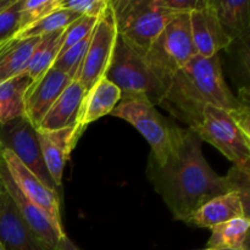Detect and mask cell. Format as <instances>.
<instances>
[{"label": "cell", "mask_w": 250, "mask_h": 250, "mask_svg": "<svg viewBox=\"0 0 250 250\" xmlns=\"http://www.w3.org/2000/svg\"><path fill=\"white\" fill-rule=\"evenodd\" d=\"M98 19H99V17L81 16L80 19H77L75 22H72V23L63 31L61 51L71 48V46H73L75 44L80 43L83 39L89 37L90 34H92L93 29H94L95 24H97Z\"/></svg>", "instance_id": "obj_27"}, {"label": "cell", "mask_w": 250, "mask_h": 250, "mask_svg": "<svg viewBox=\"0 0 250 250\" xmlns=\"http://www.w3.org/2000/svg\"><path fill=\"white\" fill-rule=\"evenodd\" d=\"M90 36L83 39L80 43L71 46V48L61 51L58 55V58L55 59L51 67L56 68V70L61 71V72L67 73L72 80H75L76 76H77L78 68L81 66V62H82L83 58L85 55V51L88 49V45H89Z\"/></svg>", "instance_id": "obj_26"}, {"label": "cell", "mask_w": 250, "mask_h": 250, "mask_svg": "<svg viewBox=\"0 0 250 250\" xmlns=\"http://www.w3.org/2000/svg\"><path fill=\"white\" fill-rule=\"evenodd\" d=\"M224 31L232 39L248 34L250 26V1L248 0H212Z\"/></svg>", "instance_id": "obj_20"}, {"label": "cell", "mask_w": 250, "mask_h": 250, "mask_svg": "<svg viewBox=\"0 0 250 250\" xmlns=\"http://www.w3.org/2000/svg\"><path fill=\"white\" fill-rule=\"evenodd\" d=\"M60 1L61 0H23L20 12L19 29L15 36H19L49 14L60 9Z\"/></svg>", "instance_id": "obj_25"}, {"label": "cell", "mask_w": 250, "mask_h": 250, "mask_svg": "<svg viewBox=\"0 0 250 250\" xmlns=\"http://www.w3.org/2000/svg\"><path fill=\"white\" fill-rule=\"evenodd\" d=\"M0 250H7L6 248H5V247L4 246H2V244L1 243H0Z\"/></svg>", "instance_id": "obj_32"}, {"label": "cell", "mask_w": 250, "mask_h": 250, "mask_svg": "<svg viewBox=\"0 0 250 250\" xmlns=\"http://www.w3.org/2000/svg\"><path fill=\"white\" fill-rule=\"evenodd\" d=\"M0 183L4 186L5 190H6L7 194L10 195V198L14 202L20 216L26 222L27 226L33 231V233L38 237L39 241L48 249L56 250L59 241L66 233H60L53 226L50 220L33 203L29 202L26 198V195L22 194L21 190L17 188V186L15 185L14 181L10 177L9 172H7L1 159H0Z\"/></svg>", "instance_id": "obj_14"}, {"label": "cell", "mask_w": 250, "mask_h": 250, "mask_svg": "<svg viewBox=\"0 0 250 250\" xmlns=\"http://www.w3.org/2000/svg\"><path fill=\"white\" fill-rule=\"evenodd\" d=\"M119 38L143 56L177 14L159 7L155 0H110Z\"/></svg>", "instance_id": "obj_3"}, {"label": "cell", "mask_w": 250, "mask_h": 250, "mask_svg": "<svg viewBox=\"0 0 250 250\" xmlns=\"http://www.w3.org/2000/svg\"><path fill=\"white\" fill-rule=\"evenodd\" d=\"M189 21L197 55L211 58L233 43V39L220 23L212 0H208L207 5L202 9L190 12Z\"/></svg>", "instance_id": "obj_13"}, {"label": "cell", "mask_w": 250, "mask_h": 250, "mask_svg": "<svg viewBox=\"0 0 250 250\" xmlns=\"http://www.w3.org/2000/svg\"><path fill=\"white\" fill-rule=\"evenodd\" d=\"M160 105L190 129L199 126L207 105L231 114L249 115L248 104L237 98L225 81L219 54L190 59L171 78Z\"/></svg>", "instance_id": "obj_2"}, {"label": "cell", "mask_w": 250, "mask_h": 250, "mask_svg": "<svg viewBox=\"0 0 250 250\" xmlns=\"http://www.w3.org/2000/svg\"><path fill=\"white\" fill-rule=\"evenodd\" d=\"M87 89L82 83L73 80L59 95L37 128L61 129L77 124L78 112Z\"/></svg>", "instance_id": "obj_18"}, {"label": "cell", "mask_w": 250, "mask_h": 250, "mask_svg": "<svg viewBox=\"0 0 250 250\" xmlns=\"http://www.w3.org/2000/svg\"><path fill=\"white\" fill-rule=\"evenodd\" d=\"M23 0H12L11 4L0 11V43L17 33Z\"/></svg>", "instance_id": "obj_28"}, {"label": "cell", "mask_w": 250, "mask_h": 250, "mask_svg": "<svg viewBox=\"0 0 250 250\" xmlns=\"http://www.w3.org/2000/svg\"><path fill=\"white\" fill-rule=\"evenodd\" d=\"M12 0H0V11H1L2 9H5L6 6H9L10 4H11Z\"/></svg>", "instance_id": "obj_31"}, {"label": "cell", "mask_w": 250, "mask_h": 250, "mask_svg": "<svg viewBox=\"0 0 250 250\" xmlns=\"http://www.w3.org/2000/svg\"><path fill=\"white\" fill-rule=\"evenodd\" d=\"M41 37L14 39L0 43V81H6L24 72Z\"/></svg>", "instance_id": "obj_19"}, {"label": "cell", "mask_w": 250, "mask_h": 250, "mask_svg": "<svg viewBox=\"0 0 250 250\" xmlns=\"http://www.w3.org/2000/svg\"><path fill=\"white\" fill-rule=\"evenodd\" d=\"M117 29L111 6L98 19L90 36L85 55L78 68L75 80L80 81L83 87L89 90L98 81L105 77L111 62L112 54L117 41Z\"/></svg>", "instance_id": "obj_9"}, {"label": "cell", "mask_w": 250, "mask_h": 250, "mask_svg": "<svg viewBox=\"0 0 250 250\" xmlns=\"http://www.w3.org/2000/svg\"><path fill=\"white\" fill-rule=\"evenodd\" d=\"M120 100L121 92L114 83L105 77L98 81L89 90H87L81 105L76 124L78 132L83 134L88 125L102 119L105 115H110Z\"/></svg>", "instance_id": "obj_17"}, {"label": "cell", "mask_w": 250, "mask_h": 250, "mask_svg": "<svg viewBox=\"0 0 250 250\" xmlns=\"http://www.w3.org/2000/svg\"><path fill=\"white\" fill-rule=\"evenodd\" d=\"M110 115L125 120L148 141L151 148L150 159L158 165H163L170 155L175 138L176 125L164 119L148 98H121Z\"/></svg>", "instance_id": "obj_7"}, {"label": "cell", "mask_w": 250, "mask_h": 250, "mask_svg": "<svg viewBox=\"0 0 250 250\" xmlns=\"http://www.w3.org/2000/svg\"><path fill=\"white\" fill-rule=\"evenodd\" d=\"M72 81L67 73L54 67L32 81L23 97V116L37 128L51 105Z\"/></svg>", "instance_id": "obj_11"}, {"label": "cell", "mask_w": 250, "mask_h": 250, "mask_svg": "<svg viewBox=\"0 0 250 250\" xmlns=\"http://www.w3.org/2000/svg\"><path fill=\"white\" fill-rule=\"evenodd\" d=\"M109 4L110 0H61L60 9L70 10L80 16L100 17Z\"/></svg>", "instance_id": "obj_29"}, {"label": "cell", "mask_w": 250, "mask_h": 250, "mask_svg": "<svg viewBox=\"0 0 250 250\" xmlns=\"http://www.w3.org/2000/svg\"><path fill=\"white\" fill-rule=\"evenodd\" d=\"M0 146L11 151L42 183L61 194L44 164L36 127L26 117L0 125Z\"/></svg>", "instance_id": "obj_8"}, {"label": "cell", "mask_w": 250, "mask_h": 250, "mask_svg": "<svg viewBox=\"0 0 250 250\" xmlns=\"http://www.w3.org/2000/svg\"><path fill=\"white\" fill-rule=\"evenodd\" d=\"M36 129L46 170L56 188L61 190L63 170L82 134L76 125L61 129Z\"/></svg>", "instance_id": "obj_12"}, {"label": "cell", "mask_w": 250, "mask_h": 250, "mask_svg": "<svg viewBox=\"0 0 250 250\" xmlns=\"http://www.w3.org/2000/svg\"><path fill=\"white\" fill-rule=\"evenodd\" d=\"M80 15L76 12L70 11L66 9H58L56 11L51 12L48 16L42 19L33 26L27 28L19 36L12 37L14 39H27V38H36V37H43L46 34L54 33V32L66 29L72 22L80 19Z\"/></svg>", "instance_id": "obj_24"}, {"label": "cell", "mask_w": 250, "mask_h": 250, "mask_svg": "<svg viewBox=\"0 0 250 250\" xmlns=\"http://www.w3.org/2000/svg\"><path fill=\"white\" fill-rule=\"evenodd\" d=\"M63 31L65 29L41 37V41L37 44L31 60L23 72L31 78V81L37 80L53 66L54 61L61 51Z\"/></svg>", "instance_id": "obj_23"}, {"label": "cell", "mask_w": 250, "mask_h": 250, "mask_svg": "<svg viewBox=\"0 0 250 250\" xmlns=\"http://www.w3.org/2000/svg\"><path fill=\"white\" fill-rule=\"evenodd\" d=\"M189 15H175L143 58L165 90L171 78L197 55Z\"/></svg>", "instance_id": "obj_5"}, {"label": "cell", "mask_w": 250, "mask_h": 250, "mask_svg": "<svg viewBox=\"0 0 250 250\" xmlns=\"http://www.w3.org/2000/svg\"><path fill=\"white\" fill-rule=\"evenodd\" d=\"M208 0H155L159 7L168 10L173 14H190L207 5Z\"/></svg>", "instance_id": "obj_30"}, {"label": "cell", "mask_w": 250, "mask_h": 250, "mask_svg": "<svg viewBox=\"0 0 250 250\" xmlns=\"http://www.w3.org/2000/svg\"><path fill=\"white\" fill-rule=\"evenodd\" d=\"M249 217H239L212 227L208 249H249Z\"/></svg>", "instance_id": "obj_21"}, {"label": "cell", "mask_w": 250, "mask_h": 250, "mask_svg": "<svg viewBox=\"0 0 250 250\" xmlns=\"http://www.w3.org/2000/svg\"><path fill=\"white\" fill-rule=\"evenodd\" d=\"M31 82L24 73L0 81V125L23 116V97Z\"/></svg>", "instance_id": "obj_22"}, {"label": "cell", "mask_w": 250, "mask_h": 250, "mask_svg": "<svg viewBox=\"0 0 250 250\" xmlns=\"http://www.w3.org/2000/svg\"><path fill=\"white\" fill-rule=\"evenodd\" d=\"M202 250H210V249H208V248H207V249H202Z\"/></svg>", "instance_id": "obj_35"}, {"label": "cell", "mask_w": 250, "mask_h": 250, "mask_svg": "<svg viewBox=\"0 0 250 250\" xmlns=\"http://www.w3.org/2000/svg\"><path fill=\"white\" fill-rule=\"evenodd\" d=\"M0 159L22 194L26 195L27 199L50 220L53 226L60 233H65L60 211L61 195L42 183L10 150L1 149Z\"/></svg>", "instance_id": "obj_10"}, {"label": "cell", "mask_w": 250, "mask_h": 250, "mask_svg": "<svg viewBox=\"0 0 250 250\" xmlns=\"http://www.w3.org/2000/svg\"><path fill=\"white\" fill-rule=\"evenodd\" d=\"M225 250H236V249H225ZM247 250H249V249H247Z\"/></svg>", "instance_id": "obj_33"}, {"label": "cell", "mask_w": 250, "mask_h": 250, "mask_svg": "<svg viewBox=\"0 0 250 250\" xmlns=\"http://www.w3.org/2000/svg\"><path fill=\"white\" fill-rule=\"evenodd\" d=\"M249 167L233 166L220 176L205 160L200 138L193 129L176 127L172 150L163 165L149 160L148 177L173 219L187 222L205 203L238 192L249 198Z\"/></svg>", "instance_id": "obj_1"}, {"label": "cell", "mask_w": 250, "mask_h": 250, "mask_svg": "<svg viewBox=\"0 0 250 250\" xmlns=\"http://www.w3.org/2000/svg\"><path fill=\"white\" fill-rule=\"evenodd\" d=\"M249 115H236L207 105L199 126L193 131L221 151L233 166L249 167L250 163Z\"/></svg>", "instance_id": "obj_4"}, {"label": "cell", "mask_w": 250, "mask_h": 250, "mask_svg": "<svg viewBox=\"0 0 250 250\" xmlns=\"http://www.w3.org/2000/svg\"><path fill=\"white\" fill-rule=\"evenodd\" d=\"M0 243L7 250H50L22 220L14 202L0 183Z\"/></svg>", "instance_id": "obj_15"}, {"label": "cell", "mask_w": 250, "mask_h": 250, "mask_svg": "<svg viewBox=\"0 0 250 250\" xmlns=\"http://www.w3.org/2000/svg\"><path fill=\"white\" fill-rule=\"evenodd\" d=\"M249 217V198L238 192H229L205 203L186 224L203 229H212L233 219Z\"/></svg>", "instance_id": "obj_16"}, {"label": "cell", "mask_w": 250, "mask_h": 250, "mask_svg": "<svg viewBox=\"0 0 250 250\" xmlns=\"http://www.w3.org/2000/svg\"><path fill=\"white\" fill-rule=\"evenodd\" d=\"M1 149H2V148H1V146H0V153H1Z\"/></svg>", "instance_id": "obj_34"}, {"label": "cell", "mask_w": 250, "mask_h": 250, "mask_svg": "<svg viewBox=\"0 0 250 250\" xmlns=\"http://www.w3.org/2000/svg\"><path fill=\"white\" fill-rule=\"evenodd\" d=\"M105 78L119 88L121 98L142 95L156 106L161 104L165 95L163 83L149 68L143 56L129 48L119 37Z\"/></svg>", "instance_id": "obj_6"}]
</instances>
